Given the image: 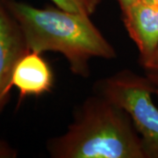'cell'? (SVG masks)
Returning <instances> with one entry per match:
<instances>
[{
	"mask_svg": "<svg viewBox=\"0 0 158 158\" xmlns=\"http://www.w3.org/2000/svg\"><path fill=\"white\" fill-rule=\"evenodd\" d=\"M16 19L30 50L56 52L67 60L70 71L84 78L90 77L93 58L112 60L117 52L90 16L58 7L37 8L17 0H5Z\"/></svg>",
	"mask_w": 158,
	"mask_h": 158,
	"instance_id": "6da1fadb",
	"label": "cell"
},
{
	"mask_svg": "<svg viewBox=\"0 0 158 158\" xmlns=\"http://www.w3.org/2000/svg\"><path fill=\"white\" fill-rule=\"evenodd\" d=\"M47 150L52 158H146L127 113L97 93L80 105L64 134L48 141Z\"/></svg>",
	"mask_w": 158,
	"mask_h": 158,
	"instance_id": "7a4b0ae2",
	"label": "cell"
},
{
	"mask_svg": "<svg viewBox=\"0 0 158 158\" xmlns=\"http://www.w3.org/2000/svg\"><path fill=\"white\" fill-rule=\"evenodd\" d=\"M95 93L127 113L141 137L146 158H158V108L147 77L123 69L98 81Z\"/></svg>",
	"mask_w": 158,
	"mask_h": 158,
	"instance_id": "3957f363",
	"label": "cell"
},
{
	"mask_svg": "<svg viewBox=\"0 0 158 158\" xmlns=\"http://www.w3.org/2000/svg\"><path fill=\"white\" fill-rule=\"evenodd\" d=\"M30 49L16 19L0 0V113L10 99L11 76L16 63Z\"/></svg>",
	"mask_w": 158,
	"mask_h": 158,
	"instance_id": "277c9868",
	"label": "cell"
},
{
	"mask_svg": "<svg viewBox=\"0 0 158 158\" xmlns=\"http://www.w3.org/2000/svg\"><path fill=\"white\" fill-rule=\"evenodd\" d=\"M125 27L140 53V63L149 61L158 50V6L137 0L122 12Z\"/></svg>",
	"mask_w": 158,
	"mask_h": 158,
	"instance_id": "5b68a950",
	"label": "cell"
},
{
	"mask_svg": "<svg viewBox=\"0 0 158 158\" xmlns=\"http://www.w3.org/2000/svg\"><path fill=\"white\" fill-rule=\"evenodd\" d=\"M11 86L19 90V103L29 96H40L50 92L54 86V74L41 54L30 50L16 63Z\"/></svg>",
	"mask_w": 158,
	"mask_h": 158,
	"instance_id": "8992f818",
	"label": "cell"
},
{
	"mask_svg": "<svg viewBox=\"0 0 158 158\" xmlns=\"http://www.w3.org/2000/svg\"><path fill=\"white\" fill-rule=\"evenodd\" d=\"M55 6L64 11L91 16L102 0H50Z\"/></svg>",
	"mask_w": 158,
	"mask_h": 158,
	"instance_id": "52a82bcc",
	"label": "cell"
},
{
	"mask_svg": "<svg viewBox=\"0 0 158 158\" xmlns=\"http://www.w3.org/2000/svg\"><path fill=\"white\" fill-rule=\"evenodd\" d=\"M141 67L144 69L145 77L152 85L155 95L158 97V50L152 56V58L143 63Z\"/></svg>",
	"mask_w": 158,
	"mask_h": 158,
	"instance_id": "ba28073f",
	"label": "cell"
},
{
	"mask_svg": "<svg viewBox=\"0 0 158 158\" xmlns=\"http://www.w3.org/2000/svg\"><path fill=\"white\" fill-rule=\"evenodd\" d=\"M17 151L6 141L0 140V158H15Z\"/></svg>",
	"mask_w": 158,
	"mask_h": 158,
	"instance_id": "9c48e42d",
	"label": "cell"
},
{
	"mask_svg": "<svg viewBox=\"0 0 158 158\" xmlns=\"http://www.w3.org/2000/svg\"><path fill=\"white\" fill-rule=\"evenodd\" d=\"M116 1L118 4V6H119L121 11L123 12L127 9H128L134 3H135L137 0H116Z\"/></svg>",
	"mask_w": 158,
	"mask_h": 158,
	"instance_id": "30bf717a",
	"label": "cell"
},
{
	"mask_svg": "<svg viewBox=\"0 0 158 158\" xmlns=\"http://www.w3.org/2000/svg\"><path fill=\"white\" fill-rule=\"evenodd\" d=\"M145 2L150 3V4H154V5H157L158 6V0H143Z\"/></svg>",
	"mask_w": 158,
	"mask_h": 158,
	"instance_id": "8fae6325",
	"label": "cell"
}]
</instances>
